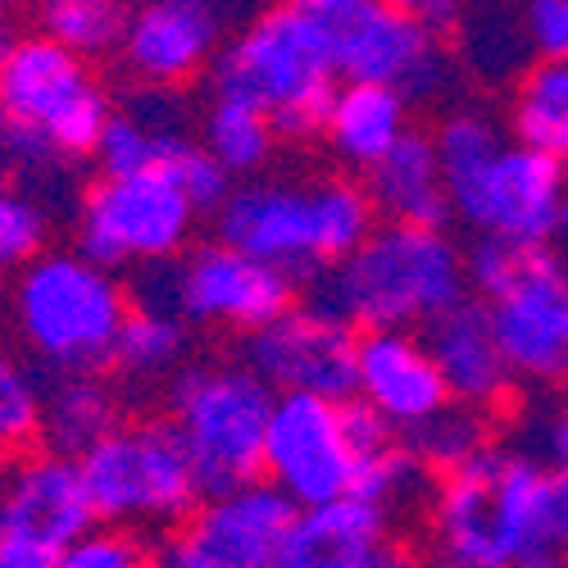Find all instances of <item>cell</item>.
Returning <instances> with one entry per match:
<instances>
[{
  "label": "cell",
  "mask_w": 568,
  "mask_h": 568,
  "mask_svg": "<svg viewBox=\"0 0 568 568\" xmlns=\"http://www.w3.org/2000/svg\"><path fill=\"white\" fill-rule=\"evenodd\" d=\"M377 227V205L359 178H246L214 210V232L282 273L318 277Z\"/></svg>",
  "instance_id": "obj_1"
},
{
  "label": "cell",
  "mask_w": 568,
  "mask_h": 568,
  "mask_svg": "<svg viewBox=\"0 0 568 568\" xmlns=\"http://www.w3.org/2000/svg\"><path fill=\"white\" fill-rule=\"evenodd\" d=\"M546 550V468L528 450L487 446L442 473L428 496L433 568H509Z\"/></svg>",
  "instance_id": "obj_2"
},
{
  "label": "cell",
  "mask_w": 568,
  "mask_h": 568,
  "mask_svg": "<svg viewBox=\"0 0 568 568\" xmlns=\"http://www.w3.org/2000/svg\"><path fill=\"white\" fill-rule=\"evenodd\" d=\"M318 305L342 314L359 333L373 327H428L468 296L464 251L446 227L377 223L364 242L323 268Z\"/></svg>",
  "instance_id": "obj_3"
},
{
  "label": "cell",
  "mask_w": 568,
  "mask_h": 568,
  "mask_svg": "<svg viewBox=\"0 0 568 568\" xmlns=\"http://www.w3.org/2000/svg\"><path fill=\"white\" fill-rule=\"evenodd\" d=\"M114 101L78 51L51 32L0 37V136L23 164L97 155Z\"/></svg>",
  "instance_id": "obj_4"
},
{
  "label": "cell",
  "mask_w": 568,
  "mask_h": 568,
  "mask_svg": "<svg viewBox=\"0 0 568 568\" xmlns=\"http://www.w3.org/2000/svg\"><path fill=\"white\" fill-rule=\"evenodd\" d=\"M210 87L214 97L260 105L282 141H310L323 136L342 73L327 32L296 0H277L219 51Z\"/></svg>",
  "instance_id": "obj_5"
},
{
  "label": "cell",
  "mask_w": 568,
  "mask_h": 568,
  "mask_svg": "<svg viewBox=\"0 0 568 568\" xmlns=\"http://www.w3.org/2000/svg\"><path fill=\"white\" fill-rule=\"evenodd\" d=\"M468 292L491 314L518 387H568V260L550 246L478 236L464 251Z\"/></svg>",
  "instance_id": "obj_6"
},
{
  "label": "cell",
  "mask_w": 568,
  "mask_h": 568,
  "mask_svg": "<svg viewBox=\"0 0 568 568\" xmlns=\"http://www.w3.org/2000/svg\"><path fill=\"white\" fill-rule=\"evenodd\" d=\"M132 310L114 268L73 251H41L19 268L10 314L23 346L55 373H101Z\"/></svg>",
  "instance_id": "obj_7"
},
{
  "label": "cell",
  "mask_w": 568,
  "mask_h": 568,
  "mask_svg": "<svg viewBox=\"0 0 568 568\" xmlns=\"http://www.w3.org/2000/svg\"><path fill=\"white\" fill-rule=\"evenodd\" d=\"M277 392L246 359H186L164 383V418L178 428L205 496L264 478V437Z\"/></svg>",
  "instance_id": "obj_8"
},
{
  "label": "cell",
  "mask_w": 568,
  "mask_h": 568,
  "mask_svg": "<svg viewBox=\"0 0 568 568\" xmlns=\"http://www.w3.org/2000/svg\"><path fill=\"white\" fill-rule=\"evenodd\" d=\"M101 524L182 528L205 500L182 437L169 418H132L78 455Z\"/></svg>",
  "instance_id": "obj_9"
},
{
  "label": "cell",
  "mask_w": 568,
  "mask_h": 568,
  "mask_svg": "<svg viewBox=\"0 0 568 568\" xmlns=\"http://www.w3.org/2000/svg\"><path fill=\"white\" fill-rule=\"evenodd\" d=\"M146 292L151 296L141 305H160L196 327L246 337L296 305V277L214 236L192 242L169 264H151Z\"/></svg>",
  "instance_id": "obj_10"
},
{
  "label": "cell",
  "mask_w": 568,
  "mask_h": 568,
  "mask_svg": "<svg viewBox=\"0 0 568 568\" xmlns=\"http://www.w3.org/2000/svg\"><path fill=\"white\" fill-rule=\"evenodd\" d=\"M327 32L342 82L396 87L409 105L437 101L450 87V55L442 32L387 0H296Z\"/></svg>",
  "instance_id": "obj_11"
},
{
  "label": "cell",
  "mask_w": 568,
  "mask_h": 568,
  "mask_svg": "<svg viewBox=\"0 0 568 568\" xmlns=\"http://www.w3.org/2000/svg\"><path fill=\"white\" fill-rule=\"evenodd\" d=\"M201 210L169 169L101 173L78 205V251L105 268H151L178 260L196 236Z\"/></svg>",
  "instance_id": "obj_12"
},
{
  "label": "cell",
  "mask_w": 568,
  "mask_h": 568,
  "mask_svg": "<svg viewBox=\"0 0 568 568\" xmlns=\"http://www.w3.org/2000/svg\"><path fill=\"white\" fill-rule=\"evenodd\" d=\"M568 196V160L505 141V146L459 182H450V214L478 236H500L518 246H550Z\"/></svg>",
  "instance_id": "obj_13"
},
{
  "label": "cell",
  "mask_w": 568,
  "mask_h": 568,
  "mask_svg": "<svg viewBox=\"0 0 568 568\" xmlns=\"http://www.w3.org/2000/svg\"><path fill=\"white\" fill-rule=\"evenodd\" d=\"M355 437L346 400L314 392H277L264 437V478L287 491L301 509L351 496L355 483Z\"/></svg>",
  "instance_id": "obj_14"
},
{
  "label": "cell",
  "mask_w": 568,
  "mask_h": 568,
  "mask_svg": "<svg viewBox=\"0 0 568 568\" xmlns=\"http://www.w3.org/2000/svg\"><path fill=\"white\" fill-rule=\"evenodd\" d=\"M301 505L268 478L205 496L164 550L169 568H277Z\"/></svg>",
  "instance_id": "obj_15"
},
{
  "label": "cell",
  "mask_w": 568,
  "mask_h": 568,
  "mask_svg": "<svg viewBox=\"0 0 568 568\" xmlns=\"http://www.w3.org/2000/svg\"><path fill=\"white\" fill-rule=\"evenodd\" d=\"M242 359L273 392H314L351 400L359 333L327 305H292L242 342Z\"/></svg>",
  "instance_id": "obj_16"
},
{
  "label": "cell",
  "mask_w": 568,
  "mask_h": 568,
  "mask_svg": "<svg viewBox=\"0 0 568 568\" xmlns=\"http://www.w3.org/2000/svg\"><path fill=\"white\" fill-rule=\"evenodd\" d=\"M97 505L82 483V464L60 450H23L0 478V537L60 555L87 528H97Z\"/></svg>",
  "instance_id": "obj_17"
},
{
  "label": "cell",
  "mask_w": 568,
  "mask_h": 568,
  "mask_svg": "<svg viewBox=\"0 0 568 568\" xmlns=\"http://www.w3.org/2000/svg\"><path fill=\"white\" fill-rule=\"evenodd\" d=\"M223 0H141L128 14L119 60L141 87L173 91L214 69L223 51Z\"/></svg>",
  "instance_id": "obj_18"
},
{
  "label": "cell",
  "mask_w": 568,
  "mask_h": 568,
  "mask_svg": "<svg viewBox=\"0 0 568 568\" xmlns=\"http://www.w3.org/2000/svg\"><path fill=\"white\" fill-rule=\"evenodd\" d=\"M355 396L405 437L450 405L446 377L428 342L414 327H373V333H359Z\"/></svg>",
  "instance_id": "obj_19"
},
{
  "label": "cell",
  "mask_w": 568,
  "mask_h": 568,
  "mask_svg": "<svg viewBox=\"0 0 568 568\" xmlns=\"http://www.w3.org/2000/svg\"><path fill=\"white\" fill-rule=\"evenodd\" d=\"M414 559L392 537V514L373 500L342 496L301 509L277 568H409Z\"/></svg>",
  "instance_id": "obj_20"
},
{
  "label": "cell",
  "mask_w": 568,
  "mask_h": 568,
  "mask_svg": "<svg viewBox=\"0 0 568 568\" xmlns=\"http://www.w3.org/2000/svg\"><path fill=\"white\" fill-rule=\"evenodd\" d=\"M423 342H428L450 400L473 405V409H496L509 387L514 373L505 364V351L496 342L491 314L478 296H464L459 305H450L446 314H437L428 327H423Z\"/></svg>",
  "instance_id": "obj_21"
},
{
  "label": "cell",
  "mask_w": 568,
  "mask_h": 568,
  "mask_svg": "<svg viewBox=\"0 0 568 568\" xmlns=\"http://www.w3.org/2000/svg\"><path fill=\"white\" fill-rule=\"evenodd\" d=\"M364 186L392 223H418V227H446L450 223V192L437 160L433 132L409 128L396 146L364 173Z\"/></svg>",
  "instance_id": "obj_22"
},
{
  "label": "cell",
  "mask_w": 568,
  "mask_h": 568,
  "mask_svg": "<svg viewBox=\"0 0 568 568\" xmlns=\"http://www.w3.org/2000/svg\"><path fill=\"white\" fill-rule=\"evenodd\" d=\"M409 97L377 82H342L323 119V146L342 169L368 173L409 132Z\"/></svg>",
  "instance_id": "obj_23"
},
{
  "label": "cell",
  "mask_w": 568,
  "mask_h": 568,
  "mask_svg": "<svg viewBox=\"0 0 568 568\" xmlns=\"http://www.w3.org/2000/svg\"><path fill=\"white\" fill-rule=\"evenodd\" d=\"M123 423L119 392L101 373H60L55 387L45 392V414H41V446L60 455H82L101 437H110Z\"/></svg>",
  "instance_id": "obj_24"
},
{
  "label": "cell",
  "mask_w": 568,
  "mask_h": 568,
  "mask_svg": "<svg viewBox=\"0 0 568 568\" xmlns=\"http://www.w3.org/2000/svg\"><path fill=\"white\" fill-rule=\"evenodd\" d=\"M178 136H186V132H182L178 114L164 110V87H146L136 105L114 110V119L105 123V136L97 146V164H101V173L160 169Z\"/></svg>",
  "instance_id": "obj_25"
},
{
  "label": "cell",
  "mask_w": 568,
  "mask_h": 568,
  "mask_svg": "<svg viewBox=\"0 0 568 568\" xmlns=\"http://www.w3.org/2000/svg\"><path fill=\"white\" fill-rule=\"evenodd\" d=\"M186 318H178L173 310H160V305H141L132 301L123 327H119V342H114V355L110 364L128 377V383H155V377H169L186 364Z\"/></svg>",
  "instance_id": "obj_26"
},
{
  "label": "cell",
  "mask_w": 568,
  "mask_h": 568,
  "mask_svg": "<svg viewBox=\"0 0 568 568\" xmlns=\"http://www.w3.org/2000/svg\"><path fill=\"white\" fill-rule=\"evenodd\" d=\"M201 141L236 182H246L273 164V151L282 136L260 105L236 101V97H214L205 110V123H201Z\"/></svg>",
  "instance_id": "obj_27"
},
{
  "label": "cell",
  "mask_w": 568,
  "mask_h": 568,
  "mask_svg": "<svg viewBox=\"0 0 568 568\" xmlns=\"http://www.w3.org/2000/svg\"><path fill=\"white\" fill-rule=\"evenodd\" d=\"M128 14V0H55L41 10V32H51L82 60H105L119 55Z\"/></svg>",
  "instance_id": "obj_28"
},
{
  "label": "cell",
  "mask_w": 568,
  "mask_h": 568,
  "mask_svg": "<svg viewBox=\"0 0 568 568\" xmlns=\"http://www.w3.org/2000/svg\"><path fill=\"white\" fill-rule=\"evenodd\" d=\"M433 141H437V160H442V173H446V192L450 182L478 173L500 146H505V128L478 110V105H459V110H446L433 128Z\"/></svg>",
  "instance_id": "obj_29"
},
{
  "label": "cell",
  "mask_w": 568,
  "mask_h": 568,
  "mask_svg": "<svg viewBox=\"0 0 568 568\" xmlns=\"http://www.w3.org/2000/svg\"><path fill=\"white\" fill-rule=\"evenodd\" d=\"M487 409H473L450 400L437 418H428L418 433H409V450L428 464V473H450L487 450Z\"/></svg>",
  "instance_id": "obj_30"
},
{
  "label": "cell",
  "mask_w": 568,
  "mask_h": 568,
  "mask_svg": "<svg viewBox=\"0 0 568 568\" xmlns=\"http://www.w3.org/2000/svg\"><path fill=\"white\" fill-rule=\"evenodd\" d=\"M41 414H45L41 383L10 346H0V455L32 450L41 442Z\"/></svg>",
  "instance_id": "obj_31"
},
{
  "label": "cell",
  "mask_w": 568,
  "mask_h": 568,
  "mask_svg": "<svg viewBox=\"0 0 568 568\" xmlns=\"http://www.w3.org/2000/svg\"><path fill=\"white\" fill-rule=\"evenodd\" d=\"M423 473H428V464H423L409 446L392 442V446H383V450L359 455L351 496L373 500V505H383L387 514H396V509H405L409 500H418V491H423Z\"/></svg>",
  "instance_id": "obj_32"
},
{
  "label": "cell",
  "mask_w": 568,
  "mask_h": 568,
  "mask_svg": "<svg viewBox=\"0 0 568 568\" xmlns=\"http://www.w3.org/2000/svg\"><path fill=\"white\" fill-rule=\"evenodd\" d=\"M45 219L41 201L28 196L23 186H0V273H19L45 251Z\"/></svg>",
  "instance_id": "obj_33"
},
{
  "label": "cell",
  "mask_w": 568,
  "mask_h": 568,
  "mask_svg": "<svg viewBox=\"0 0 568 568\" xmlns=\"http://www.w3.org/2000/svg\"><path fill=\"white\" fill-rule=\"evenodd\" d=\"M160 169H169V178L182 186L186 201H192L201 214H214L227 201V192L236 186V178L214 160V151L205 146V141H196V136H178Z\"/></svg>",
  "instance_id": "obj_34"
},
{
  "label": "cell",
  "mask_w": 568,
  "mask_h": 568,
  "mask_svg": "<svg viewBox=\"0 0 568 568\" xmlns=\"http://www.w3.org/2000/svg\"><path fill=\"white\" fill-rule=\"evenodd\" d=\"M60 568H136L146 559V546L136 541V528L123 524H97L78 541H69L60 555Z\"/></svg>",
  "instance_id": "obj_35"
},
{
  "label": "cell",
  "mask_w": 568,
  "mask_h": 568,
  "mask_svg": "<svg viewBox=\"0 0 568 568\" xmlns=\"http://www.w3.org/2000/svg\"><path fill=\"white\" fill-rule=\"evenodd\" d=\"M524 41L537 60H568V0H524Z\"/></svg>",
  "instance_id": "obj_36"
},
{
  "label": "cell",
  "mask_w": 568,
  "mask_h": 568,
  "mask_svg": "<svg viewBox=\"0 0 568 568\" xmlns=\"http://www.w3.org/2000/svg\"><path fill=\"white\" fill-rule=\"evenodd\" d=\"M528 455L546 468V473H564L568 468V405L546 409L532 433H528Z\"/></svg>",
  "instance_id": "obj_37"
},
{
  "label": "cell",
  "mask_w": 568,
  "mask_h": 568,
  "mask_svg": "<svg viewBox=\"0 0 568 568\" xmlns=\"http://www.w3.org/2000/svg\"><path fill=\"white\" fill-rule=\"evenodd\" d=\"M546 546L568 555V468L546 473Z\"/></svg>",
  "instance_id": "obj_38"
},
{
  "label": "cell",
  "mask_w": 568,
  "mask_h": 568,
  "mask_svg": "<svg viewBox=\"0 0 568 568\" xmlns=\"http://www.w3.org/2000/svg\"><path fill=\"white\" fill-rule=\"evenodd\" d=\"M387 6L414 14L418 23H428L433 32H450L459 23V14H464V0H387Z\"/></svg>",
  "instance_id": "obj_39"
},
{
  "label": "cell",
  "mask_w": 568,
  "mask_h": 568,
  "mask_svg": "<svg viewBox=\"0 0 568 568\" xmlns=\"http://www.w3.org/2000/svg\"><path fill=\"white\" fill-rule=\"evenodd\" d=\"M0 568H60V559L45 555V550H32V546H19L10 537H0Z\"/></svg>",
  "instance_id": "obj_40"
},
{
  "label": "cell",
  "mask_w": 568,
  "mask_h": 568,
  "mask_svg": "<svg viewBox=\"0 0 568 568\" xmlns=\"http://www.w3.org/2000/svg\"><path fill=\"white\" fill-rule=\"evenodd\" d=\"M509 568H568V555H559V550H532L528 559H518V564H509Z\"/></svg>",
  "instance_id": "obj_41"
},
{
  "label": "cell",
  "mask_w": 568,
  "mask_h": 568,
  "mask_svg": "<svg viewBox=\"0 0 568 568\" xmlns=\"http://www.w3.org/2000/svg\"><path fill=\"white\" fill-rule=\"evenodd\" d=\"M0 6H14V10H45V6H55V0H0Z\"/></svg>",
  "instance_id": "obj_42"
},
{
  "label": "cell",
  "mask_w": 568,
  "mask_h": 568,
  "mask_svg": "<svg viewBox=\"0 0 568 568\" xmlns=\"http://www.w3.org/2000/svg\"><path fill=\"white\" fill-rule=\"evenodd\" d=\"M555 236H559V242L568 246V196H564V210H559V232H555Z\"/></svg>",
  "instance_id": "obj_43"
},
{
  "label": "cell",
  "mask_w": 568,
  "mask_h": 568,
  "mask_svg": "<svg viewBox=\"0 0 568 568\" xmlns=\"http://www.w3.org/2000/svg\"><path fill=\"white\" fill-rule=\"evenodd\" d=\"M136 568H169V564H164V555H151V550H146V559H141Z\"/></svg>",
  "instance_id": "obj_44"
},
{
  "label": "cell",
  "mask_w": 568,
  "mask_h": 568,
  "mask_svg": "<svg viewBox=\"0 0 568 568\" xmlns=\"http://www.w3.org/2000/svg\"><path fill=\"white\" fill-rule=\"evenodd\" d=\"M0 478H6V468H0Z\"/></svg>",
  "instance_id": "obj_45"
},
{
  "label": "cell",
  "mask_w": 568,
  "mask_h": 568,
  "mask_svg": "<svg viewBox=\"0 0 568 568\" xmlns=\"http://www.w3.org/2000/svg\"><path fill=\"white\" fill-rule=\"evenodd\" d=\"M409 568H418V564H409Z\"/></svg>",
  "instance_id": "obj_46"
},
{
  "label": "cell",
  "mask_w": 568,
  "mask_h": 568,
  "mask_svg": "<svg viewBox=\"0 0 568 568\" xmlns=\"http://www.w3.org/2000/svg\"><path fill=\"white\" fill-rule=\"evenodd\" d=\"M564 160H568V155H564Z\"/></svg>",
  "instance_id": "obj_47"
}]
</instances>
